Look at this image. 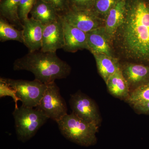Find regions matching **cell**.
Instances as JSON below:
<instances>
[{"label":"cell","mask_w":149,"mask_h":149,"mask_svg":"<svg viewBox=\"0 0 149 149\" xmlns=\"http://www.w3.org/2000/svg\"><path fill=\"white\" fill-rule=\"evenodd\" d=\"M3 0H0V2H1Z\"/></svg>","instance_id":"obj_27"},{"label":"cell","mask_w":149,"mask_h":149,"mask_svg":"<svg viewBox=\"0 0 149 149\" xmlns=\"http://www.w3.org/2000/svg\"><path fill=\"white\" fill-rule=\"evenodd\" d=\"M87 49L93 54H104L111 56L109 40L101 27L87 33Z\"/></svg>","instance_id":"obj_13"},{"label":"cell","mask_w":149,"mask_h":149,"mask_svg":"<svg viewBox=\"0 0 149 149\" xmlns=\"http://www.w3.org/2000/svg\"><path fill=\"white\" fill-rule=\"evenodd\" d=\"M99 73L106 83L109 77L120 68L117 60L104 54H95Z\"/></svg>","instance_id":"obj_17"},{"label":"cell","mask_w":149,"mask_h":149,"mask_svg":"<svg viewBox=\"0 0 149 149\" xmlns=\"http://www.w3.org/2000/svg\"><path fill=\"white\" fill-rule=\"evenodd\" d=\"M125 100L132 106L149 102V82L136 87L130 93Z\"/></svg>","instance_id":"obj_20"},{"label":"cell","mask_w":149,"mask_h":149,"mask_svg":"<svg viewBox=\"0 0 149 149\" xmlns=\"http://www.w3.org/2000/svg\"><path fill=\"white\" fill-rule=\"evenodd\" d=\"M13 70L32 72L35 80L47 85L56 80L66 78L71 68L66 62L58 56L56 52L40 50L17 59L13 63Z\"/></svg>","instance_id":"obj_2"},{"label":"cell","mask_w":149,"mask_h":149,"mask_svg":"<svg viewBox=\"0 0 149 149\" xmlns=\"http://www.w3.org/2000/svg\"><path fill=\"white\" fill-rule=\"evenodd\" d=\"M56 123L62 135L71 142L84 147L91 146L97 143L99 126L96 124L87 122L72 113Z\"/></svg>","instance_id":"obj_3"},{"label":"cell","mask_w":149,"mask_h":149,"mask_svg":"<svg viewBox=\"0 0 149 149\" xmlns=\"http://www.w3.org/2000/svg\"><path fill=\"white\" fill-rule=\"evenodd\" d=\"M1 78L16 91L19 101L22 103V105L27 107H37L40 104L47 88V84L35 79L29 81Z\"/></svg>","instance_id":"obj_5"},{"label":"cell","mask_w":149,"mask_h":149,"mask_svg":"<svg viewBox=\"0 0 149 149\" xmlns=\"http://www.w3.org/2000/svg\"><path fill=\"white\" fill-rule=\"evenodd\" d=\"M30 14L31 17L44 25L56 21L60 15L51 5L42 0H36Z\"/></svg>","instance_id":"obj_14"},{"label":"cell","mask_w":149,"mask_h":149,"mask_svg":"<svg viewBox=\"0 0 149 149\" xmlns=\"http://www.w3.org/2000/svg\"><path fill=\"white\" fill-rule=\"evenodd\" d=\"M0 41H15L24 44L23 30L17 29L6 19L0 17Z\"/></svg>","instance_id":"obj_19"},{"label":"cell","mask_w":149,"mask_h":149,"mask_svg":"<svg viewBox=\"0 0 149 149\" xmlns=\"http://www.w3.org/2000/svg\"><path fill=\"white\" fill-rule=\"evenodd\" d=\"M37 107L42 110L49 119L56 122L68 114L66 102L55 82L47 84L44 96Z\"/></svg>","instance_id":"obj_6"},{"label":"cell","mask_w":149,"mask_h":149,"mask_svg":"<svg viewBox=\"0 0 149 149\" xmlns=\"http://www.w3.org/2000/svg\"><path fill=\"white\" fill-rule=\"evenodd\" d=\"M17 139L22 143L29 141L49 119L45 113L37 107L22 105L13 113Z\"/></svg>","instance_id":"obj_4"},{"label":"cell","mask_w":149,"mask_h":149,"mask_svg":"<svg viewBox=\"0 0 149 149\" xmlns=\"http://www.w3.org/2000/svg\"><path fill=\"white\" fill-rule=\"evenodd\" d=\"M62 19L65 41L63 49L70 52L83 49H87V33L70 24L63 17Z\"/></svg>","instance_id":"obj_11"},{"label":"cell","mask_w":149,"mask_h":149,"mask_svg":"<svg viewBox=\"0 0 149 149\" xmlns=\"http://www.w3.org/2000/svg\"><path fill=\"white\" fill-rule=\"evenodd\" d=\"M36 0H20L17 8V15L22 23L28 18Z\"/></svg>","instance_id":"obj_22"},{"label":"cell","mask_w":149,"mask_h":149,"mask_svg":"<svg viewBox=\"0 0 149 149\" xmlns=\"http://www.w3.org/2000/svg\"><path fill=\"white\" fill-rule=\"evenodd\" d=\"M113 39L126 57L149 61V2L125 0L124 19Z\"/></svg>","instance_id":"obj_1"},{"label":"cell","mask_w":149,"mask_h":149,"mask_svg":"<svg viewBox=\"0 0 149 149\" xmlns=\"http://www.w3.org/2000/svg\"><path fill=\"white\" fill-rule=\"evenodd\" d=\"M121 70L129 85H142L149 77V66L143 65L130 63Z\"/></svg>","instance_id":"obj_16"},{"label":"cell","mask_w":149,"mask_h":149,"mask_svg":"<svg viewBox=\"0 0 149 149\" xmlns=\"http://www.w3.org/2000/svg\"><path fill=\"white\" fill-rule=\"evenodd\" d=\"M44 25L30 17L23 23L24 44L29 52L40 50L42 47Z\"/></svg>","instance_id":"obj_10"},{"label":"cell","mask_w":149,"mask_h":149,"mask_svg":"<svg viewBox=\"0 0 149 149\" xmlns=\"http://www.w3.org/2000/svg\"><path fill=\"white\" fill-rule=\"evenodd\" d=\"M95 0H69L70 9L91 10Z\"/></svg>","instance_id":"obj_24"},{"label":"cell","mask_w":149,"mask_h":149,"mask_svg":"<svg viewBox=\"0 0 149 149\" xmlns=\"http://www.w3.org/2000/svg\"><path fill=\"white\" fill-rule=\"evenodd\" d=\"M106 84L109 93L114 97L125 100L130 94V85L120 68L109 77Z\"/></svg>","instance_id":"obj_15"},{"label":"cell","mask_w":149,"mask_h":149,"mask_svg":"<svg viewBox=\"0 0 149 149\" xmlns=\"http://www.w3.org/2000/svg\"><path fill=\"white\" fill-rule=\"evenodd\" d=\"M70 24L85 32L101 27V19L91 10L71 9L60 15Z\"/></svg>","instance_id":"obj_9"},{"label":"cell","mask_w":149,"mask_h":149,"mask_svg":"<svg viewBox=\"0 0 149 149\" xmlns=\"http://www.w3.org/2000/svg\"><path fill=\"white\" fill-rule=\"evenodd\" d=\"M69 104L72 113L88 123L99 126L101 117L97 104L90 97L81 92L70 96Z\"/></svg>","instance_id":"obj_7"},{"label":"cell","mask_w":149,"mask_h":149,"mask_svg":"<svg viewBox=\"0 0 149 149\" xmlns=\"http://www.w3.org/2000/svg\"><path fill=\"white\" fill-rule=\"evenodd\" d=\"M118 0H95L91 10L98 17L105 19L108 14Z\"/></svg>","instance_id":"obj_21"},{"label":"cell","mask_w":149,"mask_h":149,"mask_svg":"<svg viewBox=\"0 0 149 149\" xmlns=\"http://www.w3.org/2000/svg\"><path fill=\"white\" fill-rule=\"evenodd\" d=\"M51 5L58 13L62 15L70 9L69 0H42Z\"/></svg>","instance_id":"obj_25"},{"label":"cell","mask_w":149,"mask_h":149,"mask_svg":"<svg viewBox=\"0 0 149 149\" xmlns=\"http://www.w3.org/2000/svg\"><path fill=\"white\" fill-rule=\"evenodd\" d=\"M9 96L13 99L15 103V109L17 108V102L19 101L16 91L10 87L8 83L0 78V97Z\"/></svg>","instance_id":"obj_23"},{"label":"cell","mask_w":149,"mask_h":149,"mask_svg":"<svg viewBox=\"0 0 149 149\" xmlns=\"http://www.w3.org/2000/svg\"><path fill=\"white\" fill-rule=\"evenodd\" d=\"M125 0H118L110 10L105 19L104 29L109 40H113L125 16Z\"/></svg>","instance_id":"obj_12"},{"label":"cell","mask_w":149,"mask_h":149,"mask_svg":"<svg viewBox=\"0 0 149 149\" xmlns=\"http://www.w3.org/2000/svg\"><path fill=\"white\" fill-rule=\"evenodd\" d=\"M132 106L138 112L143 114L149 115V102L135 105Z\"/></svg>","instance_id":"obj_26"},{"label":"cell","mask_w":149,"mask_h":149,"mask_svg":"<svg viewBox=\"0 0 149 149\" xmlns=\"http://www.w3.org/2000/svg\"><path fill=\"white\" fill-rule=\"evenodd\" d=\"M65 44L63 20L61 15L56 21L44 25L41 50L56 52Z\"/></svg>","instance_id":"obj_8"},{"label":"cell","mask_w":149,"mask_h":149,"mask_svg":"<svg viewBox=\"0 0 149 149\" xmlns=\"http://www.w3.org/2000/svg\"><path fill=\"white\" fill-rule=\"evenodd\" d=\"M20 0H3L0 2L1 16L14 26L22 29L23 24L17 15V8Z\"/></svg>","instance_id":"obj_18"}]
</instances>
